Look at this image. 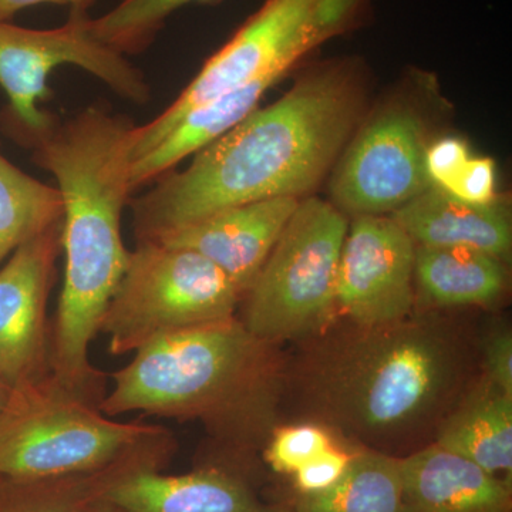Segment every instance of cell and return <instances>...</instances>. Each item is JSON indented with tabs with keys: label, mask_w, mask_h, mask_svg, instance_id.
<instances>
[{
	"label": "cell",
	"mask_w": 512,
	"mask_h": 512,
	"mask_svg": "<svg viewBox=\"0 0 512 512\" xmlns=\"http://www.w3.org/2000/svg\"><path fill=\"white\" fill-rule=\"evenodd\" d=\"M365 72L355 57L316 64L288 93L255 109L130 201L138 241L225 208L275 197H311L363 121Z\"/></svg>",
	"instance_id": "cell-1"
},
{
	"label": "cell",
	"mask_w": 512,
	"mask_h": 512,
	"mask_svg": "<svg viewBox=\"0 0 512 512\" xmlns=\"http://www.w3.org/2000/svg\"><path fill=\"white\" fill-rule=\"evenodd\" d=\"M134 123L100 107L57 119L20 146L57 181L63 202L64 281L52 329L50 372L92 403L106 394V376L90 362V345L124 272L130 251L121 217L130 204Z\"/></svg>",
	"instance_id": "cell-2"
},
{
	"label": "cell",
	"mask_w": 512,
	"mask_h": 512,
	"mask_svg": "<svg viewBox=\"0 0 512 512\" xmlns=\"http://www.w3.org/2000/svg\"><path fill=\"white\" fill-rule=\"evenodd\" d=\"M271 346L237 316L156 340L111 376L100 412L198 420L231 450L255 448L265 439L271 414Z\"/></svg>",
	"instance_id": "cell-3"
},
{
	"label": "cell",
	"mask_w": 512,
	"mask_h": 512,
	"mask_svg": "<svg viewBox=\"0 0 512 512\" xmlns=\"http://www.w3.org/2000/svg\"><path fill=\"white\" fill-rule=\"evenodd\" d=\"M460 353L456 339L436 323L406 318L377 328L356 326L322 350L309 372V390L333 423L367 439H393L450 399Z\"/></svg>",
	"instance_id": "cell-4"
},
{
	"label": "cell",
	"mask_w": 512,
	"mask_h": 512,
	"mask_svg": "<svg viewBox=\"0 0 512 512\" xmlns=\"http://www.w3.org/2000/svg\"><path fill=\"white\" fill-rule=\"evenodd\" d=\"M375 0H265L156 119L133 131V161L143 157L188 111L259 77L288 73L333 37L365 25Z\"/></svg>",
	"instance_id": "cell-5"
},
{
	"label": "cell",
	"mask_w": 512,
	"mask_h": 512,
	"mask_svg": "<svg viewBox=\"0 0 512 512\" xmlns=\"http://www.w3.org/2000/svg\"><path fill=\"white\" fill-rule=\"evenodd\" d=\"M171 436L163 426L111 420L50 375L12 389L0 413V477L90 473Z\"/></svg>",
	"instance_id": "cell-6"
},
{
	"label": "cell",
	"mask_w": 512,
	"mask_h": 512,
	"mask_svg": "<svg viewBox=\"0 0 512 512\" xmlns=\"http://www.w3.org/2000/svg\"><path fill=\"white\" fill-rule=\"evenodd\" d=\"M242 295L217 265L190 249L140 241L101 320L111 355L234 318Z\"/></svg>",
	"instance_id": "cell-7"
},
{
	"label": "cell",
	"mask_w": 512,
	"mask_h": 512,
	"mask_svg": "<svg viewBox=\"0 0 512 512\" xmlns=\"http://www.w3.org/2000/svg\"><path fill=\"white\" fill-rule=\"evenodd\" d=\"M349 222L332 202L306 197L242 296L241 322L275 343L315 328L335 306L336 278Z\"/></svg>",
	"instance_id": "cell-8"
},
{
	"label": "cell",
	"mask_w": 512,
	"mask_h": 512,
	"mask_svg": "<svg viewBox=\"0 0 512 512\" xmlns=\"http://www.w3.org/2000/svg\"><path fill=\"white\" fill-rule=\"evenodd\" d=\"M89 10L70 9L55 29H29L0 20V87L9 104L0 114L2 130L16 143L49 127L56 116L40 109L49 97L47 79L64 64L86 70L131 103L146 104L151 89L127 57L93 36Z\"/></svg>",
	"instance_id": "cell-9"
},
{
	"label": "cell",
	"mask_w": 512,
	"mask_h": 512,
	"mask_svg": "<svg viewBox=\"0 0 512 512\" xmlns=\"http://www.w3.org/2000/svg\"><path fill=\"white\" fill-rule=\"evenodd\" d=\"M427 114L409 99L387 101L362 121L333 167L332 204L352 215H386L431 187Z\"/></svg>",
	"instance_id": "cell-10"
},
{
	"label": "cell",
	"mask_w": 512,
	"mask_h": 512,
	"mask_svg": "<svg viewBox=\"0 0 512 512\" xmlns=\"http://www.w3.org/2000/svg\"><path fill=\"white\" fill-rule=\"evenodd\" d=\"M416 244L386 215H356L340 254L335 305L356 326L409 318L416 302Z\"/></svg>",
	"instance_id": "cell-11"
},
{
	"label": "cell",
	"mask_w": 512,
	"mask_h": 512,
	"mask_svg": "<svg viewBox=\"0 0 512 512\" xmlns=\"http://www.w3.org/2000/svg\"><path fill=\"white\" fill-rule=\"evenodd\" d=\"M62 221L20 245L0 269V380L10 389L52 375L46 309L62 251Z\"/></svg>",
	"instance_id": "cell-12"
},
{
	"label": "cell",
	"mask_w": 512,
	"mask_h": 512,
	"mask_svg": "<svg viewBox=\"0 0 512 512\" xmlns=\"http://www.w3.org/2000/svg\"><path fill=\"white\" fill-rule=\"evenodd\" d=\"M299 202L275 197L235 205L147 241L197 252L217 265L244 296Z\"/></svg>",
	"instance_id": "cell-13"
},
{
	"label": "cell",
	"mask_w": 512,
	"mask_h": 512,
	"mask_svg": "<svg viewBox=\"0 0 512 512\" xmlns=\"http://www.w3.org/2000/svg\"><path fill=\"white\" fill-rule=\"evenodd\" d=\"M141 466L121 474L103 493L123 512H292L266 503L237 471L222 466L195 468L170 476Z\"/></svg>",
	"instance_id": "cell-14"
},
{
	"label": "cell",
	"mask_w": 512,
	"mask_h": 512,
	"mask_svg": "<svg viewBox=\"0 0 512 512\" xmlns=\"http://www.w3.org/2000/svg\"><path fill=\"white\" fill-rule=\"evenodd\" d=\"M390 217L416 245L471 248L503 262L510 259V210L498 197L471 204L431 185Z\"/></svg>",
	"instance_id": "cell-15"
},
{
	"label": "cell",
	"mask_w": 512,
	"mask_h": 512,
	"mask_svg": "<svg viewBox=\"0 0 512 512\" xmlns=\"http://www.w3.org/2000/svg\"><path fill=\"white\" fill-rule=\"evenodd\" d=\"M403 512H512L511 484L431 444L402 457Z\"/></svg>",
	"instance_id": "cell-16"
},
{
	"label": "cell",
	"mask_w": 512,
	"mask_h": 512,
	"mask_svg": "<svg viewBox=\"0 0 512 512\" xmlns=\"http://www.w3.org/2000/svg\"><path fill=\"white\" fill-rule=\"evenodd\" d=\"M286 73H271L255 82L224 94L188 111L175 124L173 130L151 148L143 157L131 164L133 190L154 183L161 175L171 171L185 157L197 153L218 137L224 136L239 121L258 109L264 94L278 83Z\"/></svg>",
	"instance_id": "cell-17"
},
{
	"label": "cell",
	"mask_w": 512,
	"mask_h": 512,
	"mask_svg": "<svg viewBox=\"0 0 512 512\" xmlns=\"http://www.w3.org/2000/svg\"><path fill=\"white\" fill-rule=\"evenodd\" d=\"M434 444L511 484L512 394L485 377L441 424Z\"/></svg>",
	"instance_id": "cell-18"
},
{
	"label": "cell",
	"mask_w": 512,
	"mask_h": 512,
	"mask_svg": "<svg viewBox=\"0 0 512 512\" xmlns=\"http://www.w3.org/2000/svg\"><path fill=\"white\" fill-rule=\"evenodd\" d=\"M414 288L431 305L487 306L507 289V269L477 249L416 245Z\"/></svg>",
	"instance_id": "cell-19"
},
{
	"label": "cell",
	"mask_w": 512,
	"mask_h": 512,
	"mask_svg": "<svg viewBox=\"0 0 512 512\" xmlns=\"http://www.w3.org/2000/svg\"><path fill=\"white\" fill-rule=\"evenodd\" d=\"M174 437L124 458L113 466L70 476L0 477V512H74L99 497L109 485L131 468L164 467L174 454Z\"/></svg>",
	"instance_id": "cell-20"
},
{
	"label": "cell",
	"mask_w": 512,
	"mask_h": 512,
	"mask_svg": "<svg viewBox=\"0 0 512 512\" xmlns=\"http://www.w3.org/2000/svg\"><path fill=\"white\" fill-rule=\"evenodd\" d=\"M292 512H403L402 457L373 450L352 454L335 484L299 494Z\"/></svg>",
	"instance_id": "cell-21"
},
{
	"label": "cell",
	"mask_w": 512,
	"mask_h": 512,
	"mask_svg": "<svg viewBox=\"0 0 512 512\" xmlns=\"http://www.w3.org/2000/svg\"><path fill=\"white\" fill-rule=\"evenodd\" d=\"M62 218L59 190L23 173L0 154V264Z\"/></svg>",
	"instance_id": "cell-22"
},
{
	"label": "cell",
	"mask_w": 512,
	"mask_h": 512,
	"mask_svg": "<svg viewBox=\"0 0 512 512\" xmlns=\"http://www.w3.org/2000/svg\"><path fill=\"white\" fill-rule=\"evenodd\" d=\"M222 0H120L113 9L90 20L99 42L120 55H138L150 47L167 19L188 5H214Z\"/></svg>",
	"instance_id": "cell-23"
},
{
	"label": "cell",
	"mask_w": 512,
	"mask_h": 512,
	"mask_svg": "<svg viewBox=\"0 0 512 512\" xmlns=\"http://www.w3.org/2000/svg\"><path fill=\"white\" fill-rule=\"evenodd\" d=\"M330 434L315 424L282 427L268 440L265 461L278 474H295L302 466L332 447Z\"/></svg>",
	"instance_id": "cell-24"
},
{
	"label": "cell",
	"mask_w": 512,
	"mask_h": 512,
	"mask_svg": "<svg viewBox=\"0 0 512 512\" xmlns=\"http://www.w3.org/2000/svg\"><path fill=\"white\" fill-rule=\"evenodd\" d=\"M444 191L471 204L494 201L497 198L494 161L491 158H468L453 183Z\"/></svg>",
	"instance_id": "cell-25"
},
{
	"label": "cell",
	"mask_w": 512,
	"mask_h": 512,
	"mask_svg": "<svg viewBox=\"0 0 512 512\" xmlns=\"http://www.w3.org/2000/svg\"><path fill=\"white\" fill-rule=\"evenodd\" d=\"M468 158V147L460 138L443 137L431 141L424 163L430 184L446 190L467 163Z\"/></svg>",
	"instance_id": "cell-26"
},
{
	"label": "cell",
	"mask_w": 512,
	"mask_h": 512,
	"mask_svg": "<svg viewBox=\"0 0 512 512\" xmlns=\"http://www.w3.org/2000/svg\"><path fill=\"white\" fill-rule=\"evenodd\" d=\"M350 458L352 454L335 446L313 458L293 474L299 494L319 493L335 484L348 468Z\"/></svg>",
	"instance_id": "cell-27"
},
{
	"label": "cell",
	"mask_w": 512,
	"mask_h": 512,
	"mask_svg": "<svg viewBox=\"0 0 512 512\" xmlns=\"http://www.w3.org/2000/svg\"><path fill=\"white\" fill-rule=\"evenodd\" d=\"M487 379L503 392L512 394V335L507 328L491 330L483 342Z\"/></svg>",
	"instance_id": "cell-28"
},
{
	"label": "cell",
	"mask_w": 512,
	"mask_h": 512,
	"mask_svg": "<svg viewBox=\"0 0 512 512\" xmlns=\"http://www.w3.org/2000/svg\"><path fill=\"white\" fill-rule=\"evenodd\" d=\"M96 0H0V20L10 22L22 10L37 5H62L70 9L89 10Z\"/></svg>",
	"instance_id": "cell-29"
},
{
	"label": "cell",
	"mask_w": 512,
	"mask_h": 512,
	"mask_svg": "<svg viewBox=\"0 0 512 512\" xmlns=\"http://www.w3.org/2000/svg\"><path fill=\"white\" fill-rule=\"evenodd\" d=\"M74 512H123L120 508H117L116 505L109 503L106 498L103 497V494L99 495V497H94L92 500L87 501L80 505Z\"/></svg>",
	"instance_id": "cell-30"
},
{
	"label": "cell",
	"mask_w": 512,
	"mask_h": 512,
	"mask_svg": "<svg viewBox=\"0 0 512 512\" xmlns=\"http://www.w3.org/2000/svg\"><path fill=\"white\" fill-rule=\"evenodd\" d=\"M10 393H12V389L0 380V413L5 409L6 403H8Z\"/></svg>",
	"instance_id": "cell-31"
}]
</instances>
